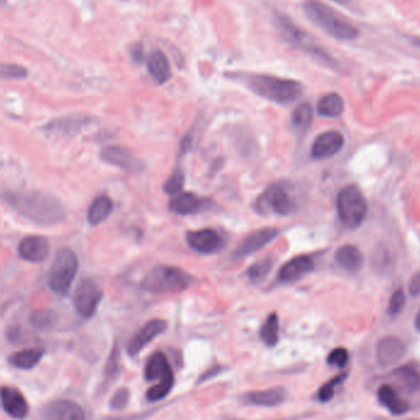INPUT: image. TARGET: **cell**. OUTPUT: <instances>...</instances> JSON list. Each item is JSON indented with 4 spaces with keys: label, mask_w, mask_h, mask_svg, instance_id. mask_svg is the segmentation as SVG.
Wrapping results in <instances>:
<instances>
[{
    "label": "cell",
    "mask_w": 420,
    "mask_h": 420,
    "mask_svg": "<svg viewBox=\"0 0 420 420\" xmlns=\"http://www.w3.org/2000/svg\"><path fill=\"white\" fill-rule=\"evenodd\" d=\"M3 201L20 217L39 226H53L66 219L60 198L42 191H8Z\"/></svg>",
    "instance_id": "1"
},
{
    "label": "cell",
    "mask_w": 420,
    "mask_h": 420,
    "mask_svg": "<svg viewBox=\"0 0 420 420\" xmlns=\"http://www.w3.org/2000/svg\"><path fill=\"white\" fill-rule=\"evenodd\" d=\"M241 82L252 93L272 101L274 104H288L294 102L304 93V86L294 79L274 77L268 74H240Z\"/></svg>",
    "instance_id": "2"
},
{
    "label": "cell",
    "mask_w": 420,
    "mask_h": 420,
    "mask_svg": "<svg viewBox=\"0 0 420 420\" xmlns=\"http://www.w3.org/2000/svg\"><path fill=\"white\" fill-rule=\"evenodd\" d=\"M302 10L310 21L322 28L333 39L351 41L359 36V30L338 11L317 0H306Z\"/></svg>",
    "instance_id": "3"
},
{
    "label": "cell",
    "mask_w": 420,
    "mask_h": 420,
    "mask_svg": "<svg viewBox=\"0 0 420 420\" xmlns=\"http://www.w3.org/2000/svg\"><path fill=\"white\" fill-rule=\"evenodd\" d=\"M274 24H275V28H278L282 39L289 46L299 49L301 52H305L326 66H337L336 60L328 53L326 49L323 48L321 44L317 42L311 33H307L298 24H295L290 17L280 14V12H275Z\"/></svg>",
    "instance_id": "4"
},
{
    "label": "cell",
    "mask_w": 420,
    "mask_h": 420,
    "mask_svg": "<svg viewBox=\"0 0 420 420\" xmlns=\"http://www.w3.org/2000/svg\"><path fill=\"white\" fill-rule=\"evenodd\" d=\"M194 278L182 268L158 266L147 272L142 286L154 294H176L191 286Z\"/></svg>",
    "instance_id": "5"
},
{
    "label": "cell",
    "mask_w": 420,
    "mask_h": 420,
    "mask_svg": "<svg viewBox=\"0 0 420 420\" xmlns=\"http://www.w3.org/2000/svg\"><path fill=\"white\" fill-rule=\"evenodd\" d=\"M77 269L79 259L75 252L69 248H62L55 255L49 269L48 284L51 290L62 296L68 294L77 277Z\"/></svg>",
    "instance_id": "6"
},
{
    "label": "cell",
    "mask_w": 420,
    "mask_h": 420,
    "mask_svg": "<svg viewBox=\"0 0 420 420\" xmlns=\"http://www.w3.org/2000/svg\"><path fill=\"white\" fill-rule=\"evenodd\" d=\"M340 221L349 229L359 228L367 213V203L359 187L345 186L339 191L336 201Z\"/></svg>",
    "instance_id": "7"
},
{
    "label": "cell",
    "mask_w": 420,
    "mask_h": 420,
    "mask_svg": "<svg viewBox=\"0 0 420 420\" xmlns=\"http://www.w3.org/2000/svg\"><path fill=\"white\" fill-rule=\"evenodd\" d=\"M256 209L259 213L275 214L284 217L294 212L295 203L283 186L274 183L257 198Z\"/></svg>",
    "instance_id": "8"
},
{
    "label": "cell",
    "mask_w": 420,
    "mask_h": 420,
    "mask_svg": "<svg viewBox=\"0 0 420 420\" xmlns=\"http://www.w3.org/2000/svg\"><path fill=\"white\" fill-rule=\"evenodd\" d=\"M104 291L93 279H82L77 284L73 298L75 311L82 318H91L98 311V305L102 300Z\"/></svg>",
    "instance_id": "9"
},
{
    "label": "cell",
    "mask_w": 420,
    "mask_h": 420,
    "mask_svg": "<svg viewBox=\"0 0 420 420\" xmlns=\"http://www.w3.org/2000/svg\"><path fill=\"white\" fill-rule=\"evenodd\" d=\"M100 158L106 164L112 165L115 167L127 171V172H139L143 170V163L129 149L120 145H109L104 147Z\"/></svg>",
    "instance_id": "10"
},
{
    "label": "cell",
    "mask_w": 420,
    "mask_h": 420,
    "mask_svg": "<svg viewBox=\"0 0 420 420\" xmlns=\"http://www.w3.org/2000/svg\"><path fill=\"white\" fill-rule=\"evenodd\" d=\"M44 420H88L82 405L71 399H55L42 408Z\"/></svg>",
    "instance_id": "11"
},
{
    "label": "cell",
    "mask_w": 420,
    "mask_h": 420,
    "mask_svg": "<svg viewBox=\"0 0 420 420\" xmlns=\"http://www.w3.org/2000/svg\"><path fill=\"white\" fill-rule=\"evenodd\" d=\"M278 235V230L274 228H264L253 231L236 247V250L232 253V258L244 259L246 257L251 256L253 253L262 250L268 244H271Z\"/></svg>",
    "instance_id": "12"
},
{
    "label": "cell",
    "mask_w": 420,
    "mask_h": 420,
    "mask_svg": "<svg viewBox=\"0 0 420 420\" xmlns=\"http://www.w3.org/2000/svg\"><path fill=\"white\" fill-rule=\"evenodd\" d=\"M166 328H167V322L164 320L154 318L147 321L129 340V343L127 345L128 354L131 356H137L147 344L152 343L154 339L163 334L166 331Z\"/></svg>",
    "instance_id": "13"
},
{
    "label": "cell",
    "mask_w": 420,
    "mask_h": 420,
    "mask_svg": "<svg viewBox=\"0 0 420 420\" xmlns=\"http://www.w3.org/2000/svg\"><path fill=\"white\" fill-rule=\"evenodd\" d=\"M0 401L3 410L12 419L24 420L28 417L30 405L20 390L11 386L0 388Z\"/></svg>",
    "instance_id": "14"
},
{
    "label": "cell",
    "mask_w": 420,
    "mask_h": 420,
    "mask_svg": "<svg viewBox=\"0 0 420 420\" xmlns=\"http://www.w3.org/2000/svg\"><path fill=\"white\" fill-rule=\"evenodd\" d=\"M407 351V347L402 339L399 337H385L380 339L376 345L375 355L378 365L388 367L399 363Z\"/></svg>",
    "instance_id": "15"
},
{
    "label": "cell",
    "mask_w": 420,
    "mask_h": 420,
    "mask_svg": "<svg viewBox=\"0 0 420 420\" xmlns=\"http://www.w3.org/2000/svg\"><path fill=\"white\" fill-rule=\"evenodd\" d=\"M186 241L193 251L202 255H212L223 244L221 236L213 229L194 230L186 234Z\"/></svg>",
    "instance_id": "16"
},
{
    "label": "cell",
    "mask_w": 420,
    "mask_h": 420,
    "mask_svg": "<svg viewBox=\"0 0 420 420\" xmlns=\"http://www.w3.org/2000/svg\"><path fill=\"white\" fill-rule=\"evenodd\" d=\"M344 147V138L339 131H328L320 134L312 144L311 156L315 160L333 158Z\"/></svg>",
    "instance_id": "17"
},
{
    "label": "cell",
    "mask_w": 420,
    "mask_h": 420,
    "mask_svg": "<svg viewBox=\"0 0 420 420\" xmlns=\"http://www.w3.org/2000/svg\"><path fill=\"white\" fill-rule=\"evenodd\" d=\"M17 251L22 259L28 262H44L49 255V242L44 236L31 235L22 239L17 247Z\"/></svg>",
    "instance_id": "18"
},
{
    "label": "cell",
    "mask_w": 420,
    "mask_h": 420,
    "mask_svg": "<svg viewBox=\"0 0 420 420\" xmlns=\"http://www.w3.org/2000/svg\"><path fill=\"white\" fill-rule=\"evenodd\" d=\"M315 268V262L310 256H298L290 259L280 268L278 273V280L280 283H294L300 280L305 275L311 273Z\"/></svg>",
    "instance_id": "19"
},
{
    "label": "cell",
    "mask_w": 420,
    "mask_h": 420,
    "mask_svg": "<svg viewBox=\"0 0 420 420\" xmlns=\"http://www.w3.org/2000/svg\"><path fill=\"white\" fill-rule=\"evenodd\" d=\"M285 399H286V390L277 386V387L268 388L263 391L247 393L244 397V402L250 405H256V407L272 408V407H278L280 404H283Z\"/></svg>",
    "instance_id": "20"
},
{
    "label": "cell",
    "mask_w": 420,
    "mask_h": 420,
    "mask_svg": "<svg viewBox=\"0 0 420 420\" xmlns=\"http://www.w3.org/2000/svg\"><path fill=\"white\" fill-rule=\"evenodd\" d=\"M378 402L393 415H403L410 410V405L404 401L391 385H382L377 391Z\"/></svg>",
    "instance_id": "21"
},
{
    "label": "cell",
    "mask_w": 420,
    "mask_h": 420,
    "mask_svg": "<svg viewBox=\"0 0 420 420\" xmlns=\"http://www.w3.org/2000/svg\"><path fill=\"white\" fill-rule=\"evenodd\" d=\"M89 120H90V118L86 117V116H63V117H60V118H55V120L48 122L44 126V129L49 131V133H60V134L69 136V134H73V133H77V131H80L82 127L86 126Z\"/></svg>",
    "instance_id": "22"
},
{
    "label": "cell",
    "mask_w": 420,
    "mask_h": 420,
    "mask_svg": "<svg viewBox=\"0 0 420 420\" xmlns=\"http://www.w3.org/2000/svg\"><path fill=\"white\" fill-rule=\"evenodd\" d=\"M147 68L155 82L158 84L169 82L171 77V66L169 58L163 51L155 49L150 53L147 60Z\"/></svg>",
    "instance_id": "23"
},
{
    "label": "cell",
    "mask_w": 420,
    "mask_h": 420,
    "mask_svg": "<svg viewBox=\"0 0 420 420\" xmlns=\"http://www.w3.org/2000/svg\"><path fill=\"white\" fill-rule=\"evenodd\" d=\"M334 259L338 263L339 267L349 272L359 271L364 263V257L361 255L360 250L354 245L340 246L336 251Z\"/></svg>",
    "instance_id": "24"
},
{
    "label": "cell",
    "mask_w": 420,
    "mask_h": 420,
    "mask_svg": "<svg viewBox=\"0 0 420 420\" xmlns=\"http://www.w3.org/2000/svg\"><path fill=\"white\" fill-rule=\"evenodd\" d=\"M392 376L401 387L408 393H414L420 388V370L415 364H405L393 370Z\"/></svg>",
    "instance_id": "25"
},
{
    "label": "cell",
    "mask_w": 420,
    "mask_h": 420,
    "mask_svg": "<svg viewBox=\"0 0 420 420\" xmlns=\"http://www.w3.org/2000/svg\"><path fill=\"white\" fill-rule=\"evenodd\" d=\"M44 349L42 348H26L11 354L9 356V364L21 370H31L39 364L44 358Z\"/></svg>",
    "instance_id": "26"
},
{
    "label": "cell",
    "mask_w": 420,
    "mask_h": 420,
    "mask_svg": "<svg viewBox=\"0 0 420 420\" xmlns=\"http://www.w3.org/2000/svg\"><path fill=\"white\" fill-rule=\"evenodd\" d=\"M199 207H201L199 197L190 192L177 194L169 203L170 212L177 215H190L196 213Z\"/></svg>",
    "instance_id": "27"
},
{
    "label": "cell",
    "mask_w": 420,
    "mask_h": 420,
    "mask_svg": "<svg viewBox=\"0 0 420 420\" xmlns=\"http://www.w3.org/2000/svg\"><path fill=\"white\" fill-rule=\"evenodd\" d=\"M113 210V202L109 196L101 194L93 199L88 210V221L90 224L98 225L104 223Z\"/></svg>",
    "instance_id": "28"
},
{
    "label": "cell",
    "mask_w": 420,
    "mask_h": 420,
    "mask_svg": "<svg viewBox=\"0 0 420 420\" xmlns=\"http://www.w3.org/2000/svg\"><path fill=\"white\" fill-rule=\"evenodd\" d=\"M344 101L340 95L336 93H327L320 98L317 104V113L327 118H336L343 113Z\"/></svg>",
    "instance_id": "29"
},
{
    "label": "cell",
    "mask_w": 420,
    "mask_h": 420,
    "mask_svg": "<svg viewBox=\"0 0 420 420\" xmlns=\"http://www.w3.org/2000/svg\"><path fill=\"white\" fill-rule=\"evenodd\" d=\"M170 367L171 365H170L169 359L166 358V355L161 351H156L155 354L149 358L147 365H145V370H144L145 380L150 382L160 380Z\"/></svg>",
    "instance_id": "30"
},
{
    "label": "cell",
    "mask_w": 420,
    "mask_h": 420,
    "mask_svg": "<svg viewBox=\"0 0 420 420\" xmlns=\"http://www.w3.org/2000/svg\"><path fill=\"white\" fill-rule=\"evenodd\" d=\"M313 120V109L311 104L304 102L294 109L291 115V126L299 134H305L307 129L311 127Z\"/></svg>",
    "instance_id": "31"
},
{
    "label": "cell",
    "mask_w": 420,
    "mask_h": 420,
    "mask_svg": "<svg viewBox=\"0 0 420 420\" xmlns=\"http://www.w3.org/2000/svg\"><path fill=\"white\" fill-rule=\"evenodd\" d=\"M175 383V376L174 372L170 367L167 372H165L164 376L158 380V385H155L153 387L149 388L147 392V399L149 402H158L161 399H164L174 387Z\"/></svg>",
    "instance_id": "32"
},
{
    "label": "cell",
    "mask_w": 420,
    "mask_h": 420,
    "mask_svg": "<svg viewBox=\"0 0 420 420\" xmlns=\"http://www.w3.org/2000/svg\"><path fill=\"white\" fill-rule=\"evenodd\" d=\"M263 343L267 347H275L279 342V318L278 315L273 312L267 317L266 322L263 323L259 332Z\"/></svg>",
    "instance_id": "33"
},
{
    "label": "cell",
    "mask_w": 420,
    "mask_h": 420,
    "mask_svg": "<svg viewBox=\"0 0 420 420\" xmlns=\"http://www.w3.org/2000/svg\"><path fill=\"white\" fill-rule=\"evenodd\" d=\"M30 322L36 329L47 332L55 327V323H57V313L53 310H48V309L36 310L31 313Z\"/></svg>",
    "instance_id": "34"
},
{
    "label": "cell",
    "mask_w": 420,
    "mask_h": 420,
    "mask_svg": "<svg viewBox=\"0 0 420 420\" xmlns=\"http://www.w3.org/2000/svg\"><path fill=\"white\" fill-rule=\"evenodd\" d=\"M274 267V258L272 257H264L262 259L253 263L251 267L247 269V277L252 283L258 284L267 278L268 274L271 273L272 268Z\"/></svg>",
    "instance_id": "35"
},
{
    "label": "cell",
    "mask_w": 420,
    "mask_h": 420,
    "mask_svg": "<svg viewBox=\"0 0 420 420\" xmlns=\"http://www.w3.org/2000/svg\"><path fill=\"white\" fill-rule=\"evenodd\" d=\"M348 374L343 372V374H339L336 377H333L332 380L326 382L323 385L322 387L318 390L317 393V397L321 401V402H329L331 399L334 397V393H336V388L338 387L339 385L343 383L344 380L347 378Z\"/></svg>",
    "instance_id": "36"
},
{
    "label": "cell",
    "mask_w": 420,
    "mask_h": 420,
    "mask_svg": "<svg viewBox=\"0 0 420 420\" xmlns=\"http://www.w3.org/2000/svg\"><path fill=\"white\" fill-rule=\"evenodd\" d=\"M28 71L19 64L0 63V80H20L28 77Z\"/></svg>",
    "instance_id": "37"
},
{
    "label": "cell",
    "mask_w": 420,
    "mask_h": 420,
    "mask_svg": "<svg viewBox=\"0 0 420 420\" xmlns=\"http://www.w3.org/2000/svg\"><path fill=\"white\" fill-rule=\"evenodd\" d=\"M183 186H185L183 171L176 170V171H174V174L170 176L167 181L165 182L164 191L167 194H177V193H180Z\"/></svg>",
    "instance_id": "38"
},
{
    "label": "cell",
    "mask_w": 420,
    "mask_h": 420,
    "mask_svg": "<svg viewBox=\"0 0 420 420\" xmlns=\"http://www.w3.org/2000/svg\"><path fill=\"white\" fill-rule=\"evenodd\" d=\"M120 349H118L117 345H115L113 349L111 350V354H109L106 366H104V376L107 377L109 380L115 378L118 375V372H120Z\"/></svg>",
    "instance_id": "39"
},
{
    "label": "cell",
    "mask_w": 420,
    "mask_h": 420,
    "mask_svg": "<svg viewBox=\"0 0 420 420\" xmlns=\"http://www.w3.org/2000/svg\"><path fill=\"white\" fill-rule=\"evenodd\" d=\"M129 399H131L129 390L126 387L120 388L116 391L115 394L109 401V408L112 410H117V412L126 410L127 405L129 403Z\"/></svg>",
    "instance_id": "40"
},
{
    "label": "cell",
    "mask_w": 420,
    "mask_h": 420,
    "mask_svg": "<svg viewBox=\"0 0 420 420\" xmlns=\"http://www.w3.org/2000/svg\"><path fill=\"white\" fill-rule=\"evenodd\" d=\"M327 363L329 365L343 369L349 363V353H348V350L343 348V347H339V348L333 349L327 356Z\"/></svg>",
    "instance_id": "41"
},
{
    "label": "cell",
    "mask_w": 420,
    "mask_h": 420,
    "mask_svg": "<svg viewBox=\"0 0 420 420\" xmlns=\"http://www.w3.org/2000/svg\"><path fill=\"white\" fill-rule=\"evenodd\" d=\"M404 305H405V294H404L403 290H396L388 302V315L397 316L403 310Z\"/></svg>",
    "instance_id": "42"
},
{
    "label": "cell",
    "mask_w": 420,
    "mask_h": 420,
    "mask_svg": "<svg viewBox=\"0 0 420 420\" xmlns=\"http://www.w3.org/2000/svg\"><path fill=\"white\" fill-rule=\"evenodd\" d=\"M410 293L413 296L420 295V272L415 274L410 283Z\"/></svg>",
    "instance_id": "43"
},
{
    "label": "cell",
    "mask_w": 420,
    "mask_h": 420,
    "mask_svg": "<svg viewBox=\"0 0 420 420\" xmlns=\"http://www.w3.org/2000/svg\"><path fill=\"white\" fill-rule=\"evenodd\" d=\"M147 415L145 413H142V414H134L129 415V417H120V418H109L107 420H143V418H147Z\"/></svg>",
    "instance_id": "44"
},
{
    "label": "cell",
    "mask_w": 420,
    "mask_h": 420,
    "mask_svg": "<svg viewBox=\"0 0 420 420\" xmlns=\"http://www.w3.org/2000/svg\"><path fill=\"white\" fill-rule=\"evenodd\" d=\"M338 6H347V8H354V0H332Z\"/></svg>",
    "instance_id": "45"
},
{
    "label": "cell",
    "mask_w": 420,
    "mask_h": 420,
    "mask_svg": "<svg viewBox=\"0 0 420 420\" xmlns=\"http://www.w3.org/2000/svg\"><path fill=\"white\" fill-rule=\"evenodd\" d=\"M415 327L420 332V311L418 312V315L415 317Z\"/></svg>",
    "instance_id": "46"
},
{
    "label": "cell",
    "mask_w": 420,
    "mask_h": 420,
    "mask_svg": "<svg viewBox=\"0 0 420 420\" xmlns=\"http://www.w3.org/2000/svg\"><path fill=\"white\" fill-rule=\"evenodd\" d=\"M408 420H417V419H408Z\"/></svg>",
    "instance_id": "47"
}]
</instances>
